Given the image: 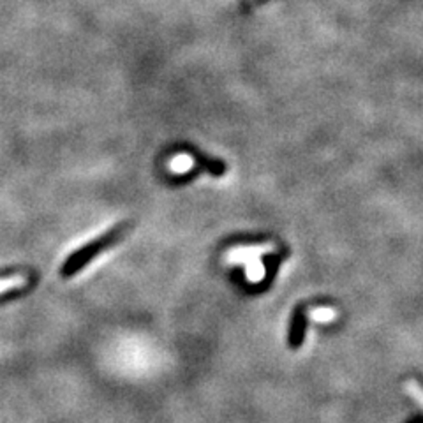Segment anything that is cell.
<instances>
[{"label":"cell","instance_id":"6da1fadb","mask_svg":"<svg viewBox=\"0 0 423 423\" xmlns=\"http://www.w3.org/2000/svg\"><path fill=\"white\" fill-rule=\"evenodd\" d=\"M120 231L122 229L109 231V233H106L105 237L98 238V240H93L92 244H89L83 249H80L78 253L66 261V264H64V268H62V276L69 277V276H74V273L78 272V270H82V268L85 267L89 261H92L93 258L98 256V253H101L102 249H106L109 244H113V242L117 240V237L120 235Z\"/></svg>","mask_w":423,"mask_h":423},{"label":"cell","instance_id":"7a4b0ae2","mask_svg":"<svg viewBox=\"0 0 423 423\" xmlns=\"http://www.w3.org/2000/svg\"><path fill=\"white\" fill-rule=\"evenodd\" d=\"M273 245H251V247H235L231 249L226 256L229 263H245L247 264V277L251 282H256L263 277V267L258 261L261 254L272 251Z\"/></svg>","mask_w":423,"mask_h":423},{"label":"cell","instance_id":"3957f363","mask_svg":"<svg viewBox=\"0 0 423 423\" xmlns=\"http://www.w3.org/2000/svg\"><path fill=\"white\" fill-rule=\"evenodd\" d=\"M28 284V279L24 276V273H16V276H9V277H2L0 279V295L9 291H16V289H21Z\"/></svg>","mask_w":423,"mask_h":423},{"label":"cell","instance_id":"277c9868","mask_svg":"<svg viewBox=\"0 0 423 423\" xmlns=\"http://www.w3.org/2000/svg\"><path fill=\"white\" fill-rule=\"evenodd\" d=\"M192 166H195V159L189 154H179L170 163V170L173 173H187Z\"/></svg>","mask_w":423,"mask_h":423},{"label":"cell","instance_id":"5b68a950","mask_svg":"<svg viewBox=\"0 0 423 423\" xmlns=\"http://www.w3.org/2000/svg\"><path fill=\"white\" fill-rule=\"evenodd\" d=\"M404 390L408 392V395L415 400L416 404H420L423 408V386L416 379H408L404 383Z\"/></svg>","mask_w":423,"mask_h":423},{"label":"cell","instance_id":"8992f818","mask_svg":"<svg viewBox=\"0 0 423 423\" xmlns=\"http://www.w3.org/2000/svg\"><path fill=\"white\" fill-rule=\"evenodd\" d=\"M337 314H335L334 309H314V311L311 312V318L314 319V321H330Z\"/></svg>","mask_w":423,"mask_h":423}]
</instances>
